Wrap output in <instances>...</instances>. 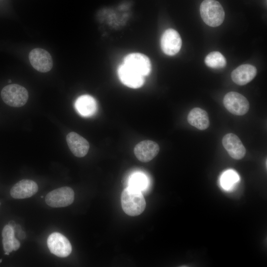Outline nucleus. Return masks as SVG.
<instances>
[{"mask_svg": "<svg viewBox=\"0 0 267 267\" xmlns=\"http://www.w3.org/2000/svg\"><path fill=\"white\" fill-rule=\"evenodd\" d=\"M4 254H5V255H9V253H8V252H5Z\"/></svg>", "mask_w": 267, "mask_h": 267, "instance_id": "5701e85b", "label": "nucleus"}, {"mask_svg": "<svg viewBox=\"0 0 267 267\" xmlns=\"http://www.w3.org/2000/svg\"><path fill=\"white\" fill-rule=\"evenodd\" d=\"M8 225L14 228L16 224L14 221H11L8 222Z\"/></svg>", "mask_w": 267, "mask_h": 267, "instance_id": "4be33fe9", "label": "nucleus"}, {"mask_svg": "<svg viewBox=\"0 0 267 267\" xmlns=\"http://www.w3.org/2000/svg\"><path fill=\"white\" fill-rule=\"evenodd\" d=\"M222 143L232 158L236 160L242 159L246 154L245 148L240 138L235 134L228 133L222 138Z\"/></svg>", "mask_w": 267, "mask_h": 267, "instance_id": "9d476101", "label": "nucleus"}, {"mask_svg": "<svg viewBox=\"0 0 267 267\" xmlns=\"http://www.w3.org/2000/svg\"><path fill=\"white\" fill-rule=\"evenodd\" d=\"M121 200L124 212L130 216L140 215L146 207L145 200L141 191L130 186L122 191Z\"/></svg>", "mask_w": 267, "mask_h": 267, "instance_id": "f257e3e1", "label": "nucleus"}, {"mask_svg": "<svg viewBox=\"0 0 267 267\" xmlns=\"http://www.w3.org/2000/svg\"><path fill=\"white\" fill-rule=\"evenodd\" d=\"M226 109L231 113L241 116L247 113L249 109V103L241 94L235 91L226 93L223 99Z\"/></svg>", "mask_w": 267, "mask_h": 267, "instance_id": "39448f33", "label": "nucleus"}, {"mask_svg": "<svg viewBox=\"0 0 267 267\" xmlns=\"http://www.w3.org/2000/svg\"><path fill=\"white\" fill-rule=\"evenodd\" d=\"M239 179L238 174L234 171L227 170L224 172L221 176V186L224 189L229 190L233 187Z\"/></svg>", "mask_w": 267, "mask_h": 267, "instance_id": "aec40b11", "label": "nucleus"}, {"mask_svg": "<svg viewBox=\"0 0 267 267\" xmlns=\"http://www.w3.org/2000/svg\"><path fill=\"white\" fill-rule=\"evenodd\" d=\"M147 184L146 177L141 173H135L133 175L129 180V186L141 191L146 188Z\"/></svg>", "mask_w": 267, "mask_h": 267, "instance_id": "412c9836", "label": "nucleus"}, {"mask_svg": "<svg viewBox=\"0 0 267 267\" xmlns=\"http://www.w3.org/2000/svg\"><path fill=\"white\" fill-rule=\"evenodd\" d=\"M75 107L78 112L84 117L91 116L94 114L97 109L95 99L89 95H83L77 98Z\"/></svg>", "mask_w": 267, "mask_h": 267, "instance_id": "f3484780", "label": "nucleus"}, {"mask_svg": "<svg viewBox=\"0 0 267 267\" xmlns=\"http://www.w3.org/2000/svg\"><path fill=\"white\" fill-rule=\"evenodd\" d=\"M11 82V80H8V83H10Z\"/></svg>", "mask_w": 267, "mask_h": 267, "instance_id": "b1692460", "label": "nucleus"}, {"mask_svg": "<svg viewBox=\"0 0 267 267\" xmlns=\"http://www.w3.org/2000/svg\"><path fill=\"white\" fill-rule=\"evenodd\" d=\"M66 141L71 152L77 157H83L88 153L89 144L87 140L78 134L72 132L67 134Z\"/></svg>", "mask_w": 267, "mask_h": 267, "instance_id": "4468645a", "label": "nucleus"}, {"mask_svg": "<svg viewBox=\"0 0 267 267\" xmlns=\"http://www.w3.org/2000/svg\"><path fill=\"white\" fill-rule=\"evenodd\" d=\"M74 200V192L70 187L63 186L49 192L45 196L47 205L53 208L67 207Z\"/></svg>", "mask_w": 267, "mask_h": 267, "instance_id": "20e7f679", "label": "nucleus"}, {"mask_svg": "<svg viewBox=\"0 0 267 267\" xmlns=\"http://www.w3.org/2000/svg\"><path fill=\"white\" fill-rule=\"evenodd\" d=\"M38 191V186L34 181L24 179L15 183L11 188L10 194L14 199H24L31 197Z\"/></svg>", "mask_w": 267, "mask_h": 267, "instance_id": "ddd939ff", "label": "nucleus"}, {"mask_svg": "<svg viewBox=\"0 0 267 267\" xmlns=\"http://www.w3.org/2000/svg\"><path fill=\"white\" fill-rule=\"evenodd\" d=\"M205 63L212 68H222L226 65V59L219 51H213L209 53L205 59Z\"/></svg>", "mask_w": 267, "mask_h": 267, "instance_id": "6ab92c4d", "label": "nucleus"}, {"mask_svg": "<svg viewBox=\"0 0 267 267\" xmlns=\"http://www.w3.org/2000/svg\"><path fill=\"white\" fill-rule=\"evenodd\" d=\"M1 96L3 102L8 106L20 107L24 105L29 98L27 90L18 84H10L3 88Z\"/></svg>", "mask_w": 267, "mask_h": 267, "instance_id": "7ed1b4c3", "label": "nucleus"}, {"mask_svg": "<svg viewBox=\"0 0 267 267\" xmlns=\"http://www.w3.org/2000/svg\"><path fill=\"white\" fill-rule=\"evenodd\" d=\"M2 243L5 252L10 253L17 250L20 246V242L15 237L14 228L5 225L2 230Z\"/></svg>", "mask_w": 267, "mask_h": 267, "instance_id": "a211bd4d", "label": "nucleus"}, {"mask_svg": "<svg viewBox=\"0 0 267 267\" xmlns=\"http://www.w3.org/2000/svg\"><path fill=\"white\" fill-rule=\"evenodd\" d=\"M159 145L155 141L145 140L137 144L134 148V154L136 158L142 162H148L158 154Z\"/></svg>", "mask_w": 267, "mask_h": 267, "instance_id": "9b49d317", "label": "nucleus"}, {"mask_svg": "<svg viewBox=\"0 0 267 267\" xmlns=\"http://www.w3.org/2000/svg\"><path fill=\"white\" fill-rule=\"evenodd\" d=\"M123 63L143 76L148 75L151 69L149 59L142 53H132L128 54L125 57Z\"/></svg>", "mask_w": 267, "mask_h": 267, "instance_id": "1a4fd4ad", "label": "nucleus"}, {"mask_svg": "<svg viewBox=\"0 0 267 267\" xmlns=\"http://www.w3.org/2000/svg\"><path fill=\"white\" fill-rule=\"evenodd\" d=\"M256 68L250 64L240 65L231 73V77L235 84L243 86L251 81L256 76Z\"/></svg>", "mask_w": 267, "mask_h": 267, "instance_id": "2eb2a0df", "label": "nucleus"}, {"mask_svg": "<svg viewBox=\"0 0 267 267\" xmlns=\"http://www.w3.org/2000/svg\"><path fill=\"white\" fill-rule=\"evenodd\" d=\"M29 58L33 67L42 73L49 71L53 66V60L49 53L46 50L36 48L29 53Z\"/></svg>", "mask_w": 267, "mask_h": 267, "instance_id": "0eeeda50", "label": "nucleus"}, {"mask_svg": "<svg viewBox=\"0 0 267 267\" xmlns=\"http://www.w3.org/2000/svg\"><path fill=\"white\" fill-rule=\"evenodd\" d=\"M2 259H0V263L1 262Z\"/></svg>", "mask_w": 267, "mask_h": 267, "instance_id": "393cba45", "label": "nucleus"}, {"mask_svg": "<svg viewBox=\"0 0 267 267\" xmlns=\"http://www.w3.org/2000/svg\"><path fill=\"white\" fill-rule=\"evenodd\" d=\"M200 12L203 21L211 27L220 26L224 19L223 8L216 0H203L200 6Z\"/></svg>", "mask_w": 267, "mask_h": 267, "instance_id": "f03ea898", "label": "nucleus"}, {"mask_svg": "<svg viewBox=\"0 0 267 267\" xmlns=\"http://www.w3.org/2000/svg\"><path fill=\"white\" fill-rule=\"evenodd\" d=\"M118 74L121 82L133 89L141 87L144 83V76L132 69L124 63L118 68Z\"/></svg>", "mask_w": 267, "mask_h": 267, "instance_id": "f8f14e48", "label": "nucleus"}, {"mask_svg": "<svg viewBox=\"0 0 267 267\" xmlns=\"http://www.w3.org/2000/svg\"><path fill=\"white\" fill-rule=\"evenodd\" d=\"M181 39L178 33L173 29H168L163 34L161 39V47L164 53L174 55L180 50Z\"/></svg>", "mask_w": 267, "mask_h": 267, "instance_id": "6e6552de", "label": "nucleus"}, {"mask_svg": "<svg viewBox=\"0 0 267 267\" xmlns=\"http://www.w3.org/2000/svg\"><path fill=\"white\" fill-rule=\"evenodd\" d=\"M41 198H43V196H41Z\"/></svg>", "mask_w": 267, "mask_h": 267, "instance_id": "a878e982", "label": "nucleus"}, {"mask_svg": "<svg viewBox=\"0 0 267 267\" xmlns=\"http://www.w3.org/2000/svg\"><path fill=\"white\" fill-rule=\"evenodd\" d=\"M47 244L50 253L59 257H67L72 251V246L69 240L59 232L50 234L48 237Z\"/></svg>", "mask_w": 267, "mask_h": 267, "instance_id": "423d86ee", "label": "nucleus"}, {"mask_svg": "<svg viewBox=\"0 0 267 267\" xmlns=\"http://www.w3.org/2000/svg\"><path fill=\"white\" fill-rule=\"evenodd\" d=\"M187 121L191 125L200 130H206L210 125L207 112L198 107L194 108L189 112Z\"/></svg>", "mask_w": 267, "mask_h": 267, "instance_id": "dca6fc26", "label": "nucleus"}]
</instances>
